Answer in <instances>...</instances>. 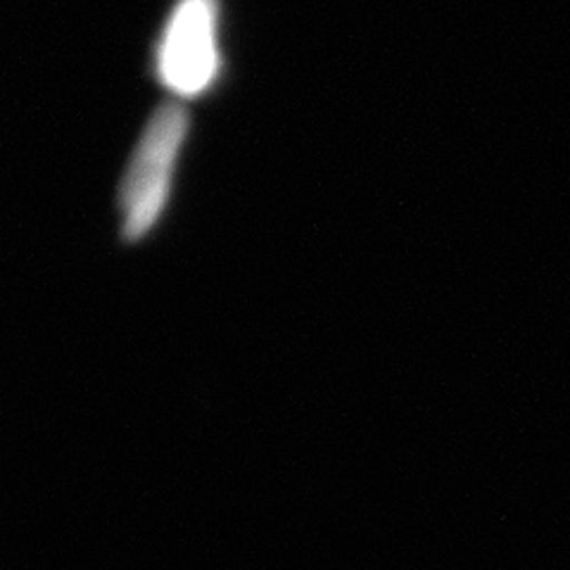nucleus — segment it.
Listing matches in <instances>:
<instances>
[{
	"mask_svg": "<svg viewBox=\"0 0 570 570\" xmlns=\"http://www.w3.org/2000/svg\"><path fill=\"white\" fill-rule=\"evenodd\" d=\"M219 67V0H178L157 46L159 81L178 98H198Z\"/></svg>",
	"mask_w": 570,
	"mask_h": 570,
	"instance_id": "f03ea898",
	"label": "nucleus"
},
{
	"mask_svg": "<svg viewBox=\"0 0 570 570\" xmlns=\"http://www.w3.org/2000/svg\"><path fill=\"white\" fill-rule=\"evenodd\" d=\"M188 136V112L178 102L159 105L140 134L119 188L121 234L140 240L163 217L171 190L176 157Z\"/></svg>",
	"mask_w": 570,
	"mask_h": 570,
	"instance_id": "f257e3e1",
	"label": "nucleus"
}]
</instances>
